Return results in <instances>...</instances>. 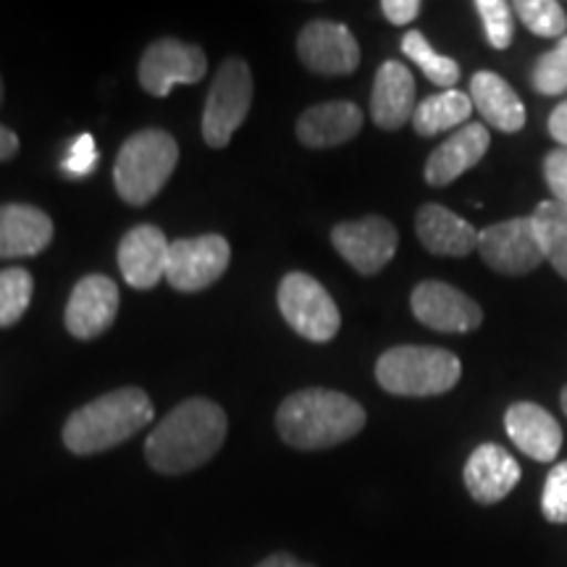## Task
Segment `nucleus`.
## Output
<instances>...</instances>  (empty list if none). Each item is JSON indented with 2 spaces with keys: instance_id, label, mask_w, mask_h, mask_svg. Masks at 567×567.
<instances>
[{
  "instance_id": "1",
  "label": "nucleus",
  "mask_w": 567,
  "mask_h": 567,
  "mask_svg": "<svg viewBox=\"0 0 567 567\" xmlns=\"http://www.w3.org/2000/svg\"><path fill=\"white\" fill-rule=\"evenodd\" d=\"M226 413L205 396H189L155 425L145 442V457L163 476H182L216 457L226 442Z\"/></svg>"
},
{
  "instance_id": "2",
  "label": "nucleus",
  "mask_w": 567,
  "mask_h": 567,
  "mask_svg": "<svg viewBox=\"0 0 567 567\" xmlns=\"http://www.w3.org/2000/svg\"><path fill=\"white\" fill-rule=\"evenodd\" d=\"M363 429V405L334 389H302L289 394L276 413V431L281 442L302 452L344 444Z\"/></svg>"
},
{
  "instance_id": "3",
  "label": "nucleus",
  "mask_w": 567,
  "mask_h": 567,
  "mask_svg": "<svg viewBox=\"0 0 567 567\" xmlns=\"http://www.w3.org/2000/svg\"><path fill=\"white\" fill-rule=\"evenodd\" d=\"M153 417L155 408L142 389H113L69 415L63 423V444L74 455H97L132 439L151 425Z\"/></svg>"
},
{
  "instance_id": "4",
  "label": "nucleus",
  "mask_w": 567,
  "mask_h": 567,
  "mask_svg": "<svg viewBox=\"0 0 567 567\" xmlns=\"http://www.w3.org/2000/svg\"><path fill=\"white\" fill-rule=\"evenodd\" d=\"M463 363L442 347L402 344L392 347L375 363V381L396 396H436L457 386Z\"/></svg>"
},
{
  "instance_id": "5",
  "label": "nucleus",
  "mask_w": 567,
  "mask_h": 567,
  "mask_svg": "<svg viewBox=\"0 0 567 567\" xmlns=\"http://www.w3.org/2000/svg\"><path fill=\"white\" fill-rule=\"evenodd\" d=\"M179 163V145L168 132L142 130L126 137L113 166V184L122 200L147 205L172 179Z\"/></svg>"
},
{
  "instance_id": "6",
  "label": "nucleus",
  "mask_w": 567,
  "mask_h": 567,
  "mask_svg": "<svg viewBox=\"0 0 567 567\" xmlns=\"http://www.w3.org/2000/svg\"><path fill=\"white\" fill-rule=\"evenodd\" d=\"M279 310L302 339L316 344L331 342L339 334L342 316L326 287L313 276L292 271L279 284Z\"/></svg>"
},
{
  "instance_id": "7",
  "label": "nucleus",
  "mask_w": 567,
  "mask_h": 567,
  "mask_svg": "<svg viewBox=\"0 0 567 567\" xmlns=\"http://www.w3.org/2000/svg\"><path fill=\"white\" fill-rule=\"evenodd\" d=\"M252 74L245 59H226L208 90L203 111V137L210 147H226L252 105Z\"/></svg>"
},
{
  "instance_id": "8",
  "label": "nucleus",
  "mask_w": 567,
  "mask_h": 567,
  "mask_svg": "<svg viewBox=\"0 0 567 567\" xmlns=\"http://www.w3.org/2000/svg\"><path fill=\"white\" fill-rule=\"evenodd\" d=\"M231 247L221 234H203L193 239H176L168 250L166 281L176 292H203L226 274Z\"/></svg>"
},
{
  "instance_id": "9",
  "label": "nucleus",
  "mask_w": 567,
  "mask_h": 567,
  "mask_svg": "<svg viewBox=\"0 0 567 567\" xmlns=\"http://www.w3.org/2000/svg\"><path fill=\"white\" fill-rule=\"evenodd\" d=\"M478 252L492 271L502 276H523L544 264L534 218H509L478 234Z\"/></svg>"
},
{
  "instance_id": "10",
  "label": "nucleus",
  "mask_w": 567,
  "mask_h": 567,
  "mask_svg": "<svg viewBox=\"0 0 567 567\" xmlns=\"http://www.w3.org/2000/svg\"><path fill=\"white\" fill-rule=\"evenodd\" d=\"M331 245L354 271L375 276L392 264L396 247H400V234L389 218L365 216L358 221L337 224L331 229Z\"/></svg>"
},
{
  "instance_id": "11",
  "label": "nucleus",
  "mask_w": 567,
  "mask_h": 567,
  "mask_svg": "<svg viewBox=\"0 0 567 567\" xmlns=\"http://www.w3.org/2000/svg\"><path fill=\"white\" fill-rule=\"evenodd\" d=\"M208 71L203 48L176 38L155 40L140 61V84L142 90L155 97H166L174 84H195Z\"/></svg>"
},
{
  "instance_id": "12",
  "label": "nucleus",
  "mask_w": 567,
  "mask_h": 567,
  "mask_svg": "<svg viewBox=\"0 0 567 567\" xmlns=\"http://www.w3.org/2000/svg\"><path fill=\"white\" fill-rule=\"evenodd\" d=\"M413 316L442 334H467L484 323L481 305L446 281H421L410 295Z\"/></svg>"
},
{
  "instance_id": "13",
  "label": "nucleus",
  "mask_w": 567,
  "mask_h": 567,
  "mask_svg": "<svg viewBox=\"0 0 567 567\" xmlns=\"http://www.w3.org/2000/svg\"><path fill=\"white\" fill-rule=\"evenodd\" d=\"M297 55L316 74L342 76L360 66V45L344 24L316 19L302 27L297 38Z\"/></svg>"
},
{
  "instance_id": "14",
  "label": "nucleus",
  "mask_w": 567,
  "mask_h": 567,
  "mask_svg": "<svg viewBox=\"0 0 567 567\" xmlns=\"http://www.w3.org/2000/svg\"><path fill=\"white\" fill-rule=\"evenodd\" d=\"M118 305H122V295H118L116 281L103 274L84 276L71 289L66 302L63 321H66L69 334L76 339H95L105 334L116 321Z\"/></svg>"
},
{
  "instance_id": "15",
  "label": "nucleus",
  "mask_w": 567,
  "mask_h": 567,
  "mask_svg": "<svg viewBox=\"0 0 567 567\" xmlns=\"http://www.w3.org/2000/svg\"><path fill=\"white\" fill-rule=\"evenodd\" d=\"M168 250H172V243L158 226H134L118 243V268H122L124 281L134 289H153L161 279H166Z\"/></svg>"
},
{
  "instance_id": "16",
  "label": "nucleus",
  "mask_w": 567,
  "mask_h": 567,
  "mask_svg": "<svg viewBox=\"0 0 567 567\" xmlns=\"http://www.w3.org/2000/svg\"><path fill=\"white\" fill-rule=\"evenodd\" d=\"M523 471L517 460L499 444H481L467 457L463 481L467 494L478 505H496L513 492L520 481Z\"/></svg>"
},
{
  "instance_id": "17",
  "label": "nucleus",
  "mask_w": 567,
  "mask_h": 567,
  "mask_svg": "<svg viewBox=\"0 0 567 567\" xmlns=\"http://www.w3.org/2000/svg\"><path fill=\"white\" fill-rule=\"evenodd\" d=\"M488 145H492V137H488V130L484 124L471 122L460 126L452 137H446L429 155L423 168L425 182L431 187H446V184L460 179L465 172H471L473 166H478L481 158L488 153Z\"/></svg>"
},
{
  "instance_id": "18",
  "label": "nucleus",
  "mask_w": 567,
  "mask_h": 567,
  "mask_svg": "<svg viewBox=\"0 0 567 567\" xmlns=\"http://www.w3.org/2000/svg\"><path fill=\"white\" fill-rule=\"evenodd\" d=\"M505 431L523 455L536 463H551L563 450V429L557 417L534 402H515L505 413Z\"/></svg>"
},
{
  "instance_id": "19",
  "label": "nucleus",
  "mask_w": 567,
  "mask_h": 567,
  "mask_svg": "<svg viewBox=\"0 0 567 567\" xmlns=\"http://www.w3.org/2000/svg\"><path fill=\"white\" fill-rule=\"evenodd\" d=\"M415 76L402 61H384L375 71L371 118L381 130H402L415 113Z\"/></svg>"
},
{
  "instance_id": "20",
  "label": "nucleus",
  "mask_w": 567,
  "mask_h": 567,
  "mask_svg": "<svg viewBox=\"0 0 567 567\" xmlns=\"http://www.w3.org/2000/svg\"><path fill=\"white\" fill-rule=\"evenodd\" d=\"M53 243V221L27 203L0 205V258H32Z\"/></svg>"
},
{
  "instance_id": "21",
  "label": "nucleus",
  "mask_w": 567,
  "mask_h": 567,
  "mask_svg": "<svg viewBox=\"0 0 567 567\" xmlns=\"http://www.w3.org/2000/svg\"><path fill=\"white\" fill-rule=\"evenodd\" d=\"M415 231L425 250L442 258H465L478 250V231L444 205H423L415 216Z\"/></svg>"
},
{
  "instance_id": "22",
  "label": "nucleus",
  "mask_w": 567,
  "mask_h": 567,
  "mask_svg": "<svg viewBox=\"0 0 567 567\" xmlns=\"http://www.w3.org/2000/svg\"><path fill=\"white\" fill-rule=\"evenodd\" d=\"M363 111L350 101H331L313 105L297 118V140L305 147H337L358 137V132L363 130Z\"/></svg>"
},
{
  "instance_id": "23",
  "label": "nucleus",
  "mask_w": 567,
  "mask_h": 567,
  "mask_svg": "<svg viewBox=\"0 0 567 567\" xmlns=\"http://www.w3.org/2000/svg\"><path fill=\"white\" fill-rule=\"evenodd\" d=\"M471 101L484 122L494 130L515 134L526 126V105L520 95L494 71H478L471 80Z\"/></svg>"
},
{
  "instance_id": "24",
  "label": "nucleus",
  "mask_w": 567,
  "mask_h": 567,
  "mask_svg": "<svg viewBox=\"0 0 567 567\" xmlns=\"http://www.w3.org/2000/svg\"><path fill=\"white\" fill-rule=\"evenodd\" d=\"M473 113L471 95L460 90H444L439 95H429L425 101L417 103L413 113V130L421 137H436L457 126H465Z\"/></svg>"
},
{
  "instance_id": "25",
  "label": "nucleus",
  "mask_w": 567,
  "mask_h": 567,
  "mask_svg": "<svg viewBox=\"0 0 567 567\" xmlns=\"http://www.w3.org/2000/svg\"><path fill=\"white\" fill-rule=\"evenodd\" d=\"M534 224L544 258L551 268L567 279V205L559 200H547L534 210Z\"/></svg>"
},
{
  "instance_id": "26",
  "label": "nucleus",
  "mask_w": 567,
  "mask_h": 567,
  "mask_svg": "<svg viewBox=\"0 0 567 567\" xmlns=\"http://www.w3.org/2000/svg\"><path fill=\"white\" fill-rule=\"evenodd\" d=\"M402 53H405L408 59L423 71L425 80L434 82L436 87L455 90V84L460 80V63L455 59H450V55L436 53L434 48H431V42L425 40L423 32H408L405 38H402Z\"/></svg>"
},
{
  "instance_id": "27",
  "label": "nucleus",
  "mask_w": 567,
  "mask_h": 567,
  "mask_svg": "<svg viewBox=\"0 0 567 567\" xmlns=\"http://www.w3.org/2000/svg\"><path fill=\"white\" fill-rule=\"evenodd\" d=\"M34 281L27 268H3L0 271V329L13 326L27 313L32 302Z\"/></svg>"
},
{
  "instance_id": "28",
  "label": "nucleus",
  "mask_w": 567,
  "mask_h": 567,
  "mask_svg": "<svg viewBox=\"0 0 567 567\" xmlns=\"http://www.w3.org/2000/svg\"><path fill=\"white\" fill-rule=\"evenodd\" d=\"M513 9L536 38H565L567 13L557 0H517Z\"/></svg>"
},
{
  "instance_id": "29",
  "label": "nucleus",
  "mask_w": 567,
  "mask_h": 567,
  "mask_svg": "<svg viewBox=\"0 0 567 567\" xmlns=\"http://www.w3.org/2000/svg\"><path fill=\"white\" fill-rule=\"evenodd\" d=\"M530 84L538 95H565L567 92V34L536 61Z\"/></svg>"
},
{
  "instance_id": "30",
  "label": "nucleus",
  "mask_w": 567,
  "mask_h": 567,
  "mask_svg": "<svg viewBox=\"0 0 567 567\" xmlns=\"http://www.w3.org/2000/svg\"><path fill=\"white\" fill-rule=\"evenodd\" d=\"M476 11L484 21L488 45L496 48V51H507L515 40L513 6L505 3V0H478Z\"/></svg>"
},
{
  "instance_id": "31",
  "label": "nucleus",
  "mask_w": 567,
  "mask_h": 567,
  "mask_svg": "<svg viewBox=\"0 0 567 567\" xmlns=\"http://www.w3.org/2000/svg\"><path fill=\"white\" fill-rule=\"evenodd\" d=\"M542 515L555 526H567V460L551 467L544 481Z\"/></svg>"
},
{
  "instance_id": "32",
  "label": "nucleus",
  "mask_w": 567,
  "mask_h": 567,
  "mask_svg": "<svg viewBox=\"0 0 567 567\" xmlns=\"http://www.w3.org/2000/svg\"><path fill=\"white\" fill-rule=\"evenodd\" d=\"M97 158H101V153H97L95 142H92L90 134H82V137L71 142L66 158L61 161V168L63 174L76 176V179H80V176H87L92 168H95Z\"/></svg>"
},
{
  "instance_id": "33",
  "label": "nucleus",
  "mask_w": 567,
  "mask_h": 567,
  "mask_svg": "<svg viewBox=\"0 0 567 567\" xmlns=\"http://www.w3.org/2000/svg\"><path fill=\"white\" fill-rule=\"evenodd\" d=\"M544 179H547L555 200L567 205V147H557L544 158Z\"/></svg>"
},
{
  "instance_id": "34",
  "label": "nucleus",
  "mask_w": 567,
  "mask_h": 567,
  "mask_svg": "<svg viewBox=\"0 0 567 567\" xmlns=\"http://www.w3.org/2000/svg\"><path fill=\"white\" fill-rule=\"evenodd\" d=\"M421 9V0H384V3H381V11H384V17L392 21L394 27H408L410 21L417 19Z\"/></svg>"
},
{
  "instance_id": "35",
  "label": "nucleus",
  "mask_w": 567,
  "mask_h": 567,
  "mask_svg": "<svg viewBox=\"0 0 567 567\" xmlns=\"http://www.w3.org/2000/svg\"><path fill=\"white\" fill-rule=\"evenodd\" d=\"M549 134L555 137L559 145L567 147V101L559 103L549 116Z\"/></svg>"
},
{
  "instance_id": "36",
  "label": "nucleus",
  "mask_w": 567,
  "mask_h": 567,
  "mask_svg": "<svg viewBox=\"0 0 567 567\" xmlns=\"http://www.w3.org/2000/svg\"><path fill=\"white\" fill-rule=\"evenodd\" d=\"M17 151H19L17 132H11L9 126L0 124V163L13 158V155H17Z\"/></svg>"
},
{
  "instance_id": "37",
  "label": "nucleus",
  "mask_w": 567,
  "mask_h": 567,
  "mask_svg": "<svg viewBox=\"0 0 567 567\" xmlns=\"http://www.w3.org/2000/svg\"><path fill=\"white\" fill-rule=\"evenodd\" d=\"M255 567H316V565L302 563V559H297L295 555H287V551H276V555L266 557L264 563H258Z\"/></svg>"
},
{
  "instance_id": "38",
  "label": "nucleus",
  "mask_w": 567,
  "mask_h": 567,
  "mask_svg": "<svg viewBox=\"0 0 567 567\" xmlns=\"http://www.w3.org/2000/svg\"><path fill=\"white\" fill-rule=\"evenodd\" d=\"M559 402H563V410H565V415H567V386L563 389V394H559Z\"/></svg>"
},
{
  "instance_id": "39",
  "label": "nucleus",
  "mask_w": 567,
  "mask_h": 567,
  "mask_svg": "<svg viewBox=\"0 0 567 567\" xmlns=\"http://www.w3.org/2000/svg\"><path fill=\"white\" fill-rule=\"evenodd\" d=\"M0 103H3V80H0Z\"/></svg>"
}]
</instances>
